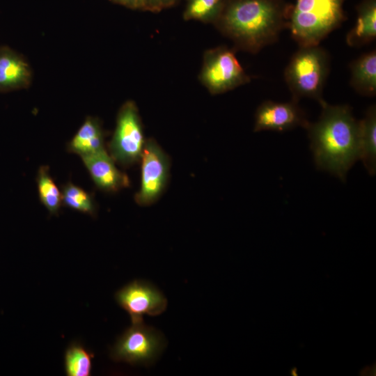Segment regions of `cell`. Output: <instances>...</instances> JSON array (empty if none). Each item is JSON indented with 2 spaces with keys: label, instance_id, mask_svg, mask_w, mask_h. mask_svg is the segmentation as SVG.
<instances>
[{
  "label": "cell",
  "instance_id": "1",
  "mask_svg": "<svg viewBox=\"0 0 376 376\" xmlns=\"http://www.w3.org/2000/svg\"><path fill=\"white\" fill-rule=\"evenodd\" d=\"M322 112L315 123L306 127L315 163L343 181L354 164L359 159V120L347 104L321 105Z\"/></svg>",
  "mask_w": 376,
  "mask_h": 376
},
{
  "label": "cell",
  "instance_id": "2",
  "mask_svg": "<svg viewBox=\"0 0 376 376\" xmlns=\"http://www.w3.org/2000/svg\"><path fill=\"white\" fill-rule=\"evenodd\" d=\"M290 5L284 0H224L216 21L240 48L257 53L287 29Z\"/></svg>",
  "mask_w": 376,
  "mask_h": 376
},
{
  "label": "cell",
  "instance_id": "3",
  "mask_svg": "<svg viewBox=\"0 0 376 376\" xmlns=\"http://www.w3.org/2000/svg\"><path fill=\"white\" fill-rule=\"evenodd\" d=\"M345 0H297L291 4L287 29L299 46L316 45L346 20Z\"/></svg>",
  "mask_w": 376,
  "mask_h": 376
},
{
  "label": "cell",
  "instance_id": "4",
  "mask_svg": "<svg viewBox=\"0 0 376 376\" xmlns=\"http://www.w3.org/2000/svg\"><path fill=\"white\" fill-rule=\"evenodd\" d=\"M329 71L330 56L325 49L320 45L299 46L284 70L292 100L311 98L323 104V90Z\"/></svg>",
  "mask_w": 376,
  "mask_h": 376
},
{
  "label": "cell",
  "instance_id": "5",
  "mask_svg": "<svg viewBox=\"0 0 376 376\" xmlns=\"http://www.w3.org/2000/svg\"><path fill=\"white\" fill-rule=\"evenodd\" d=\"M164 346L163 336L140 320L132 322L118 338L111 350V357L115 361L148 366L159 356Z\"/></svg>",
  "mask_w": 376,
  "mask_h": 376
},
{
  "label": "cell",
  "instance_id": "6",
  "mask_svg": "<svg viewBox=\"0 0 376 376\" xmlns=\"http://www.w3.org/2000/svg\"><path fill=\"white\" fill-rule=\"evenodd\" d=\"M145 139L136 105L126 102L118 115L116 127L109 144L111 157L123 166L140 162Z\"/></svg>",
  "mask_w": 376,
  "mask_h": 376
},
{
  "label": "cell",
  "instance_id": "7",
  "mask_svg": "<svg viewBox=\"0 0 376 376\" xmlns=\"http://www.w3.org/2000/svg\"><path fill=\"white\" fill-rule=\"evenodd\" d=\"M201 79L213 94L225 93L250 81L233 51L225 47L206 53Z\"/></svg>",
  "mask_w": 376,
  "mask_h": 376
},
{
  "label": "cell",
  "instance_id": "8",
  "mask_svg": "<svg viewBox=\"0 0 376 376\" xmlns=\"http://www.w3.org/2000/svg\"><path fill=\"white\" fill-rule=\"evenodd\" d=\"M140 161L141 185L134 200L139 205L148 206L159 198L166 187L170 161L153 139L146 141Z\"/></svg>",
  "mask_w": 376,
  "mask_h": 376
},
{
  "label": "cell",
  "instance_id": "9",
  "mask_svg": "<svg viewBox=\"0 0 376 376\" xmlns=\"http://www.w3.org/2000/svg\"><path fill=\"white\" fill-rule=\"evenodd\" d=\"M116 300L130 315L132 322L143 320V315L156 316L166 308L167 300L153 285L135 280L120 289Z\"/></svg>",
  "mask_w": 376,
  "mask_h": 376
},
{
  "label": "cell",
  "instance_id": "10",
  "mask_svg": "<svg viewBox=\"0 0 376 376\" xmlns=\"http://www.w3.org/2000/svg\"><path fill=\"white\" fill-rule=\"evenodd\" d=\"M310 122L298 102H263L255 114L254 132L271 130L285 132L297 127L306 129Z\"/></svg>",
  "mask_w": 376,
  "mask_h": 376
},
{
  "label": "cell",
  "instance_id": "11",
  "mask_svg": "<svg viewBox=\"0 0 376 376\" xmlns=\"http://www.w3.org/2000/svg\"><path fill=\"white\" fill-rule=\"evenodd\" d=\"M81 158L98 189L116 192L130 186L127 175L116 166L106 150Z\"/></svg>",
  "mask_w": 376,
  "mask_h": 376
},
{
  "label": "cell",
  "instance_id": "12",
  "mask_svg": "<svg viewBox=\"0 0 376 376\" xmlns=\"http://www.w3.org/2000/svg\"><path fill=\"white\" fill-rule=\"evenodd\" d=\"M356 9V24L345 38L347 45L351 47L368 45L376 38V0H363Z\"/></svg>",
  "mask_w": 376,
  "mask_h": 376
},
{
  "label": "cell",
  "instance_id": "13",
  "mask_svg": "<svg viewBox=\"0 0 376 376\" xmlns=\"http://www.w3.org/2000/svg\"><path fill=\"white\" fill-rule=\"evenodd\" d=\"M350 86L356 92L373 97L376 94V51L361 54L350 64Z\"/></svg>",
  "mask_w": 376,
  "mask_h": 376
},
{
  "label": "cell",
  "instance_id": "14",
  "mask_svg": "<svg viewBox=\"0 0 376 376\" xmlns=\"http://www.w3.org/2000/svg\"><path fill=\"white\" fill-rule=\"evenodd\" d=\"M68 150L81 157L106 150L104 134L98 122L87 118L68 145Z\"/></svg>",
  "mask_w": 376,
  "mask_h": 376
},
{
  "label": "cell",
  "instance_id": "15",
  "mask_svg": "<svg viewBox=\"0 0 376 376\" xmlns=\"http://www.w3.org/2000/svg\"><path fill=\"white\" fill-rule=\"evenodd\" d=\"M359 159L368 173L376 172V107L371 105L359 120Z\"/></svg>",
  "mask_w": 376,
  "mask_h": 376
},
{
  "label": "cell",
  "instance_id": "16",
  "mask_svg": "<svg viewBox=\"0 0 376 376\" xmlns=\"http://www.w3.org/2000/svg\"><path fill=\"white\" fill-rule=\"evenodd\" d=\"M29 75L28 66L22 58L7 48L0 49V90L22 86Z\"/></svg>",
  "mask_w": 376,
  "mask_h": 376
},
{
  "label": "cell",
  "instance_id": "17",
  "mask_svg": "<svg viewBox=\"0 0 376 376\" xmlns=\"http://www.w3.org/2000/svg\"><path fill=\"white\" fill-rule=\"evenodd\" d=\"M36 182L40 202L51 214H58L63 205L61 192L52 178L47 166L39 168Z\"/></svg>",
  "mask_w": 376,
  "mask_h": 376
},
{
  "label": "cell",
  "instance_id": "18",
  "mask_svg": "<svg viewBox=\"0 0 376 376\" xmlns=\"http://www.w3.org/2000/svg\"><path fill=\"white\" fill-rule=\"evenodd\" d=\"M93 354L82 345L74 343L65 352V370L68 376H89L93 368Z\"/></svg>",
  "mask_w": 376,
  "mask_h": 376
},
{
  "label": "cell",
  "instance_id": "19",
  "mask_svg": "<svg viewBox=\"0 0 376 376\" xmlns=\"http://www.w3.org/2000/svg\"><path fill=\"white\" fill-rule=\"evenodd\" d=\"M61 189L63 205L92 216L95 214L96 203L91 194L71 182L63 185Z\"/></svg>",
  "mask_w": 376,
  "mask_h": 376
},
{
  "label": "cell",
  "instance_id": "20",
  "mask_svg": "<svg viewBox=\"0 0 376 376\" xmlns=\"http://www.w3.org/2000/svg\"><path fill=\"white\" fill-rule=\"evenodd\" d=\"M224 0H187L184 13L185 19L203 22L216 21Z\"/></svg>",
  "mask_w": 376,
  "mask_h": 376
},
{
  "label": "cell",
  "instance_id": "21",
  "mask_svg": "<svg viewBox=\"0 0 376 376\" xmlns=\"http://www.w3.org/2000/svg\"><path fill=\"white\" fill-rule=\"evenodd\" d=\"M177 0H146L143 8L157 11L162 8L169 7L173 4Z\"/></svg>",
  "mask_w": 376,
  "mask_h": 376
},
{
  "label": "cell",
  "instance_id": "22",
  "mask_svg": "<svg viewBox=\"0 0 376 376\" xmlns=\"http://www.w3.org/2000/svg\"><path fill=\"white\" fill-rule=\"evenodd\" d=\"M120 3H123L126 6L136 8L138 7L137 0H115Z\"/></svg>",
  "mask_w": 376,
  "mask_h": 376
},
{
  "label": "cell",
  "instance_id": "23",
  "mask_svg": "<svg viewBox=\"0 0 376 376\" xmlns=\"http://www.w3.org/2000/svg\"><path fill=\"white\" fill-rule=\"evenodd\" d=\"M146 0H137L138 8H143Z\"/></svg>",
  "mask_w": 376,
  "mask_h": 376
}]
</instances>
